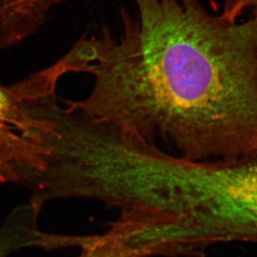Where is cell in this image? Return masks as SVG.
<instances>
[{
    "label": "cell",
    "mask_w": 257,
    "mask_h": 257,
    "mask_svg": "<svg viewBox=\"0 0 257 257\" xmlns=\"http://www.w3.org/2000/svg\"><path fill=\"white\" fill-rule=\"evenodd\" d=\"M41 208L30 202L15 208L0 226V257L28 247L60 249L79 247L80 235H55L38 227Z\"/></svg>",
    "instance_id": "5b68a950"
},
{
    "label": "cell",
    "mask_w": 257,
    "mask_h": 257,
    "mask_svg": "<svg viewBox=\"0 0 257 257\" xmlns=\"http://www.w3.org/2000/svg\"><path fill=\"white\" fill-rule=\"evenodd\" d=\"M223 12L221 17L230 22H236L244 10L251 9L253 17L257 19V0H222Z\"/></svg>",
    "instance_id": "8992f818"
},
{
    "label": "cell",
    "mask_w": 257,
    "mask_h": 257,
    "mask_svg": "<svg viewBox=\"0 0 257 257\" xmlns=\"http://www.w3.org/2000/svg\"><path fill=\"white\" fill-rule=\"evenodd\" d=\"M163 255L156 230L146 218L121 212L109 231L82 248L78 257H149Z\"/></svg>",
    "instance_id": "277c9868"
},
{
    "label": "cell",
    "mask_w": 257,
    "mask_h": 257,
    "mask_svg": "<svg viewBox=\"0 0 257 257\" xmlns=\"http://www.w3.org/2000/svg\"><path fill=\"white\" fill-rule=\"evenodd\" d=\"M50 127L32 101L25 79L0 85V182L23 186L42 171L49 154L44 133Z\"/></svg>",
    "instance_id": "3957f363"
},
{
    "label": "cell",
    "mask_w": 257,
    "mask_h": 257,
    "mask_svg": "<svg viewBox=\"0 0 257 257\" xmlns=\"http://www.w3.org/2000/svg\"><path fill=\"white\" fill-rule=\"evenodd\" d=\"M120 30L65 54L93 86L65 104L192 161L257 156V19L230 22L197 0H135Z\"/></svg>",
    "instance_id": "6da1fadb"
},
{
    "label": "cell",
    "mask_w": 257,
    "mask_h": 257,
    "mask_svg": "<svg viewBox=\"0 0 257 257\" xmlns=\"http://www.w3.org/2000/svg\"><path fill=\"white\" fill-rule=\"evenodd\" d=\"M179 221L195 248L257 240V156L234 161L181 157L173 173Z\"/></svg>",
    "instance_id": "7a4b0ae2"
}]
</instances>
